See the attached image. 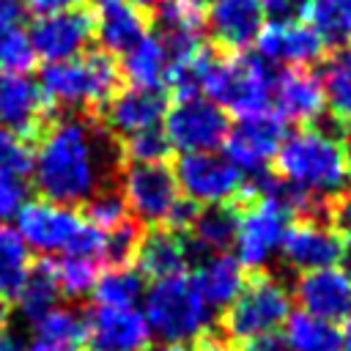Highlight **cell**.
Returning a JSON list of instances; mask_svg holds the SVG:
<instances>
[{
  "label": "cell",
  "mask_w": 351,
  "mask_h": 351,
  "mask_svg": "<svg viewBox=\"0 0 351 351\" xmlns=\"http://www.w3.org/2000/svg\"><path fill=\"white\" fill-rule=\"evenodd\" d=\"M277 252L282 255L285 266L299 274L329 269L340 258V233L321 214L293 217Z\"/></svg>",
  "instance_id": "cell-13"
},
{
  "label": "cell",
  "mask_w": 351,
  "mask_h": 351,
  "mask_svg": "<svg viewBox=\"0 0 351 351\" xmlns=\"http://www.w3.org/2000/svg\"><path fill=\"white\" fill-rule=\"evenodd\" d=\"M151 16L143 5L132 0H96L93 11V33L99 36L104 52L123 55L143 36H148Z\"/></svg>",
  "instance_id": "cell-23"
},
{
  "label": "cell",
  "mask_w": 351,
  "mask_h": 351,
  "mask_svg": "<svg viewBox=\"0 0 351 351\" xmlns=\"http://www.w3.org/2000/svg\"><path fill=\"white\" fill-rule=\"evenodd\" d=\"M321 82L332 118L351 123V47L332 52V58L324 63Z\"/></svg>",
  "instance_id": "cell-34"
},
{
  "label": "cell",
  "mask_w": 351,
  "mask_h": 351,
  "mask_svg": "<svg viewBox=\"0 0 351 351\" xmlns=\"http://www.w3.org/2000/svg\"><path fill=\"white\" fill-rule=\"evenodd\" d=\"M173 173L181 195L197 208L233 203L244 195V186H247V178L241 176V170L217 151L181 154Z\"/></svg>",
  "instance_id": "cell-9"
},
{
  "label": "cell",
  "mask_w": 351,
  "mask_h": 351,
  "mask_svg": "<svg viewBox=\"0 0 351 351\" xmlns=\"http://www.w3.org/2000/svg\"><path fill=\"white\" fill-rule=\"evenodd\" d=\"M154 22L162 41L200 38L206 25L203 0H154Z\"/></svg>",
  "instance_id": "cell-28"
},
{
  "label": "cell",
  "mask_w": 351,
  "mask_h": 351,
  "mask_svg": "<svg viewBox=\"0 0 351 351\" xmlns=\"http://www.w3.org/2000/svg\"><path fill=\"white\" fill-rule=\"evenodd\" d=\"M82 217H85L93 228H99L101 233H110V230H115L118 225H123V222L132 219V214H129V208H126L121 192H115V189H101V192H96V195L85 203V214H82Z\"/></svg>",
  "instance_id": "cell-36"
},
{
  "label": "cell",
  "mask_w": 351,
  "mask_h": 351,
  "mask_svg": "<svg viewBox=\"0 0 351 351\" xmlns=\"http://www.w3.org/2000/svg\"><path fill=\"white\" fill-rule=\"evenodd\" d=\"M236 225H239V206L233 200V203L197 208L184 233L189 236L197 255H208V252H225L228 247H233Z\"/></svg>",
  "instance_id": "cell-26"
},
{
  "label": "cell",
  "mask_w": 351,
  "mask_h": 351,
  "mask_svg": "<svg viewBox=\"0 0 351 351\" xmlns=\"http://www.w3.org/2000/svg\"><path fill=\"white\" fill-rule=\"evenodd\" d=\"M192 282H195L197 293L203 296V302H206L211 310H219V307L225 310V307L239 296V291L244 288V282H247V269L239 263L236 255H228V252H208V255H200V258H197Z\"/></svg>",
  "instance_id": "cell-24"
},
{
  "label": "cell",
  "mask_w": 351,
  "mask_h": 351,
  "mask_svg": "<svg viewBox=\"0 0 351 351\" xmlns=\"http://www.w3.org/2000/svg\"><path fill=\"white\" fill-rule=\"evenodd\" d=\"M49 104L41 93V85L27 71H0V126L33 137L44 129Z\"/></svg>",
  "instance_id": "cell-17"
},
{
  "label": "cell",
  "mask_w": 351,
  "mask_h": 351,
  "mask_svg": "<svg viewBox=\"0 0 351 351\" xmlns=\"http://www.w3.org/2000/svg\"><path fill=\"white\" fill-rule=\"evenodd\" d=\"M148 351H189V348H186V346H167V343H165V346H159V348H148Z\"/></svg>",
  "instance_id": "cell-47"
},
{
  "label": "cell",
  "mask_w": 351,
  "mask_h": 351,
  "mask_svg": "<svg viewBox=\"0 0 351 351\" xmlns=\"http://www.w3.org/2000/svg\"><path fill=\"white\" fill-rule=\"evenodd\" d=\"M88 348V324L74 307H52L30 324L27 351H82Z\"/></svg>",
  "instance_id": "cell-25"
},
{
  "label": "cell",
  "mask_w": 351,
  "mask_h": 351,
  "mask_svg": "<svg viewBox=\"0 0 351 351\" xmlns=\"http://www.w3.org/2000/svg\"><path fill=\"white\" fill-rule=\"evenodd\" d=\"M340 271L351 280V233L348 236H343V241H340Z\"/></svg>",
  "instance_id": "cell-44"
},
{
  "label": "cell",
  "mask_w": 351,
  "mask_h": 351,
  "mask_svg": "<svg viewBox=\"0 0 351 351\" xmlns=\"http://www.w3.org/2000/svg\"><path fill=\"white\" fill-rule=\"evenodd\" d=\"M121 197L143 225L159 228L170 225L186 230L197 206L189 203L176 181V173L167 162H123L118 170Z\"/></svg>",
  "instance_id": "cell-3"
},
{
  "label": "cell",
  "mask_w": 351,
  "mask_h": 351,
  "mask_svg": "<svg viewBox=\"0 0 351 351\" xmlns=\"http://www.w3.org/2000/svg\"><path fill=\"white\" fill-rule=\"evenodd\" d=\"M255 55H261L269 66H310L318 63L326 52L324 41L307 22H269L263 25L261 36L255 38Z\"/></svg>",
  "instance_id": "cell-20"
},
{
  "label": "cell",
  "mask_w": 351,
  "mask_h": 351,
  "mask_svg": "<svg viewBox=\"0 0 351 351\" xmlns=\"http://www.w3.org/2000/svg\"><path fill=\"white\" fill-rule=\"evenodd\" d=\"M30 247L16 228L0 222V302H16L30 274Z\"/></svg>",
  "instance_id": "cell-29"
},
{
  "label": "cell",
  "mask_w": 351,
  "mask_h": 351,
  "mask_svg": "<svg viewBox=\"0 0 351 351\" xmlns=\"http://www.w3.org/2000/svg\"><path fill=\"white\" fill-rule=\"evenodd\" d=\"M340 148H343V156H346V162H348V167H351V123L343 129V143H340Z\"/></svg>",
  "instance_id": "cell-46"
},
{
  "label": "cell",
  "mask_w": 351,
  "mask_h": 351,
  "mask_svg": "<svg viewBox=\"0 0 351 351\" xmlns=\"http://www.w3.org/2000/svg\"><path fill=\"white\" fill-rule=\"evenodd\" d=\"M36 58L44 63L69 60L85 52L93 38V14L85 8H71L49 16H38L27 30Z\"/></svg>",
  "instance_id": "cell-14"
},
{
  "label": "cell",
  "mask_w": 351,
  "mask_h": 351,
  "mask_svg": "<svg viewBox=\"0 0 351 351\" xmlns=\"http://www.w3.org/2000/svg\"><path fill=\"white\" fill-rule=\"evenodd\" d=\"M228 129V112L206 96L176 99L162 121V132L170 148H178L181 154L217 151L225 143Z\"/></svg>",
  "instance_id": "cell-10"
},
{
  "label": "cell",
  "mask_w": 351,
  "mask_h": 351,
  "mask_svg": "<svg viewBox=\"0 0 351 351\" xmlns=\"http://www.w3.org/2000/svg\"><path fill=\"white\" fill-rule=\"evenodd\" d=\"M269 22H299L307 14L310 0H261Z\"/></svg>",
  "instance_id": "cell-41"
},
{
  "label": "cell",
  "mask_w": 351,
  "mask_h": 351,
  "mask_svg": "<svg viewBox=\"0 0 351 351\" xmlns=\"http://www.w3.org/2000/svg\"><path fill=\"white\" fill-rule=\"evenodd\" d=\"M167 71V49L159 36H143L129 52H123L121 77L137 88H162Z\"/></svg>",
  "instance_id": "cell-27"
},
{
  "label": "cell",
  "mask_w": 351,
  "mask_h": 351,
  "mask_svg": "<svg viewBox=\"0 0 351 351\" xmlns=\"http://www.w3.org/2000/svg\"><path fill=\"white\" fill-rule=\"evenodd\" d=\"M293 296L302 313L321 321H346L351 315V280L340 269H318L299 274L293 282Z\"/></svg>",
  "instance_id": "cell-22"
},
{
  "label": "cell",
  "mask_w": 351,
  "mask_h": 351,
  "mask_svg": "<svg viewBox=\"0 0 351 351\" xmlns=\"http://www.w3.org/2000/svg\"><path fill=\"white\" fill-rule=\"evenodd\" d=\"M30 162H33V151L25 143V137L0 126V167L30 173Z\"/></svg>",
  "instance_id": "cell-40"
},
{
  "label": "cell",
  "mask_w": 351,
  "mask_h": 351,
  "mask_svg": "<svg viewBox=\"0 0 351 351\" xmlns=\"http://www.w3.org/2000/svg\"><path fill=\"white\" fill-rule=\"evenodd\" d=\"M280 335L285 351H340V329L307 313H291Z\"/></svg>",
  "instance_id": "cell-31"
},
{
  "label": "cell",
  "mask_w": 351,
  "mask_h": 351,
  "mask_svg": "<svg viewBox=\"0 0 351 351\" xmlns=\"http://www.w3.org/2000/svg\"><path fill=\"white\" fill-rule=\"evenodd\" d=\"M143 315L151 335L162 337L167 346H186L208 332L211 307L197 293L192 277L173 274L154 280L143 293Z\"/></svg>",
  "instance_id": "cell-7"
},
{
  "label": "cell",
  "mask_w": 351,
  "mask_h": 351,
  "mask_svg": "<svg viewBox=\"0 0 351 351\" xmlns=\"http://www.w3.org/2000/svg\"><path fill=\"white\" fill-rule=\"evenodd\" d=\"M27 173L0 167V222L16 219V214L27 203Z\"/></svg>",
  "instance_id": "cell-39"
},
{
  "label": "cell",
  "mask_w": 351,
  "mask_h": 351,
  "mask_svg": "<svg viewBox=\"0 0 351 351\" xmlns=\"http://www.w3.org/2000/svg\"><path fill=\"white\" fill-rule=\"evenodd\" d=\"M58 299H60V288L55 280V263H52V258H41L38 263L30 266V274H27L14 304L33 324L36 318H41L44 313L58 307Z\"/></svg>",
  "instance_id": "cell-30"
},
{
  "label": "cell",
  "mask_w": 351,
  "mask_h": 351,
  "mask_svg": "<svg viewBox=\"0 0 351 351\" xmlns=\"http://www.w3.org/2000/svg\"><path fill=\"white\" fill-rule=\"evenodd\" d=\"M170 156V143L162 129L137 132L121 140V159L123 162H165Z\"/></svg>",
  "instance_id": "cell-37"
},
{
  "label": "cell",
  "mask_w": 351,
  "mask_h": 351,
  "mask_svg": "<svg viewBox=\"0 0 351 351\" xmlns=\"http://www.w3.org/2000/svg\"><path fill=\"white\" fill-rule=\"evenodd\" d=\"M285 140V121L266 110L247 118H239L225 137V156L241 170L247 181L269 173V162L274 159L280 143Z\"/></svg>",
  "instance_id": "cell-12"
},
{
  "label": "cell",
  "mask_w": 351,
  "mask_h": 351,
  "mask_svg": "<svg viewBox=\"0 0 351 351\" xmlns=\"http://www.w3.org/2000/svg\"><path fill=\"white\" fill-rule=\"evenodd\" d=\"M36 52L27 36V27L0 30V71H30Z\"/></svg>",
  "instance_id": "cell-38"
},
{
  "label": "cell",
  "mask_w": 351,
  "mask_h": 351,
  "mask_svg": "<svg viewBox=\"0 0 351 351\" xmlns=\"http://www.w3.org/2000/svg\"><path fill=\"white\" fill-rule=\"evenodd\" d=\"M55 263V280L60 288V296L69 299H82L93 293V285L101 274L99 261L85 258V255H60Z\"/></svg>",
  "instance_id": "cell-35"
},
{
  "label": "cell",
  "mask_w": 351,
  "mask_h": 351,
  "mask_svg": "<svg viewBox=\"0 0 351 351\" xmlns=\"http://www.w3.org/2000/svg\"><path fill=\"white\" fill-rule=\"evenodd\" d=\"M274 178L304 192L318 203H329L348 192L351 167L340 140L321 126H302L285 134L274 154Z\"/></svg>",
  "instance_id": "cell-2"
},
{
  "label": "cell",
  "mask_w": 351,
  "mask_h": 351,
  "mask_svg": "<svg viewBox=\"0 0 351 351\" xmlns=\"http://www.w3.org/2000/svg\"><path fill=\"white\" fill-rule=\"evenodd\" d=\"M291 315V291L280 277L261 269L252 271L239 296L222 313V335L233 351L282 332Z\"/></svg>",
  "instance_id": "cell-4"
},
{
  "label": "cell",
  "mask_w": 351,
  "mask_h": 351,
  "mask_svg": "<svg viewBox=\"0 0 351 351\" xmlns=\"http://www.w3.org/2000/svg\"><path fill=\"white\" fill-rule=\"evenodd\" d=\"M132 3H137V5H143V8H145V5H151L154 0H132Z\"/></svg>",
  "instance_id": "cell-48"
},
{
  "label": "cell",
  "mask_w": 351,
  "mask_h": 351,
  "mask_svg": "<svg viewBox=\"0 0 351 351\" xmlns=\"http://www.w3.org/2000/svg\"><path fill=\"white\" fill-rule=\"evenodd\" d=\"M167 107H170V93L165 88L129 85L101 107V121L110 134H118V140H123L137 132L159 129Z\"/></svg>",
  "instance_id": "cell-15"
},
{
  "label": "cell",
  "mask_w": 351,
  "mask_h": 351,
  "mask_svg": "<svg viewBox=\"0 0 351 351\" xmlns=\"http://www.w3.org/2000/svg\"><path fill=\"white\" fill-rule=\"evenodd\" d=\"M143 277L134 266L121 263L110 266L99 274L93 285V299L99 307H137L143 299Z\"/></svg>",
  "instance_id": "cell-33"
},
{
  "label": "cell",
  "mask_w": 351,
  "mask_h": 351,
  "mask_svg": "<svg viewBox=\"0 0 351 351\" xmlns=\"http://www.w3.org/2000/svg\"><path fill=\"white\" fill-rule=\"evenodd\" d=\"M271 69L252 52L214 55L203 80V96L236 118L271 110Z\"/></svg>",
  "instance_id": "cell-6"
},
{
  "label": "cell",
  "mask_w": 351,
  "mask_h": 351,
  "mask_svg": "<svg viewBox=\"0 0 351 351\" xmlns=\"http://www.w3.org/2000/svg\"><path fill=\"white\" fill-rule=\"evenodd\" d=\"M236 206H239V225L233 239L236 258L244 269L261 271L266 269L271 255L280 250V241L291 222V211L274 192V176L269 178L261 195L244 192L236 200Z\"/></svg>",
  "instance_id": "cell-8"
},
{
  "label": "cell",
  "mask_w": 351,
  "mask_h": 351,
  "mask_svg": "<svg viewBox=\"0 0 351 351\" xmlns=\"http://www.w3.org/2000/svg\"><path fill=\"white\" fill-rule=\"evenodd\" d=\"M0 351H27V340L14 335L8 326H0Z\"/></svg>",
  "instance_id": "cell-43"
},
{
  "label": "cell",
  "mask_w": 351,
  "mask_h": 351,
  "mask_svg": "<svg viewBox=\"0 0 351 351\" xmlns=\"http://www.w3.org/2000/svg\"><path fill=\"white\" fill-rule=\"evenodd\" d=\"M47 104L69 110H101L121 90V66L110 52H82L69 60L47 63L38 77Z\"/></svg>",
  "instance_id": "cell-5"
},
{
  "label": "cell",
  "mask_w": 351,
  "mask_h": 351,
  "mask_svg": "<svg viewBox=\"0 0 351 351\" xmlns=\"http://www.w3.org/2000/svg\"><path fill=\"white\" fill-rule=\"evenodd\" d=\"M340 351H351V315L343 321V329H340Z\"/></svg>",
  "instance_id": "cell-45"
},
{
  "label": "cell",
  "mask_w": 351,
  "mask_h": 351,
  "mask_svg": "<svg viewBox=\"0 0 351 351\" xmlns=\"http://www.w3.org/2000/svg\"><path fill=\"white\" fill-rule=\"evenodd\" d=\"M195 255V247L189 236L178 228L159 225L140 233L137 250H134V269L143 280H165L173 274H184Z\"/></svg>",
  "instance_id": "cell-21"
},
{
  "label": "cell",
  "mask_w": 351,
  "mask_h": 351,
  "mask_svg": "<svg viewBox=\"0 0 351 351\" xmlns=\"http://www.w3.org/2000/svg\"><path fill=\"white\" fill-rule=\"evenodd\" d=\"M326 110L324 82L310 66L282 69L271 80V112L285 123H315Z\"/></svg>",
  "instance_id": "cell-16"
},
{
  "label": "cell",
  "mask_w": 351,
  "mask_h": 351,
  "mask_svg": "<svg viewBox=\"0 0 351 351\" xmlns=\"http://www.w3.org/2000/svg\"><path fill=\"white\" fill-rule=\"evenodd\" d=\"M304 16L326 49L351 47V0H310Z\"/></svg>",
  "instance_id": "cell-32"
},
{
  "label": "cell",
  "mask_w": 351,
  "mask_h": 351,
  "mask_svg": "<svg viewBox=\"0 0 351 351\" xmlns=\"http://www.w3.org/2000/svg\"><path fill=\"white\" fill-rule=\"evenodd\" d=\"M27 11H33L36 16H49V14H60V11H71V8H82L85 0H22Z\"/></svg>",
  "instance_id": "cell-42"
},
{
  "label": "cell",
  "mask_w": 351,
  "mask_h": 351,
  "mask_svg": "<svg viewBox=\"0 0 351 351\" xmlns=\"http://www.w3.org/2000/svg\"><path fill=\"white\" fill-rule=\"evenodd\" d=\"M90 351H148L151 329L137 307H93L85 315Z\"/></svg>",
  "instance_id": "cell-19"
},
{
  "label": "cell",
  "mask_w": 351,
  "mask_h": 351,
  "mask_svg": "<svg viewBox=\"0 0 351 351\" xmlns=\"http://www.w3.org/2000/svg\"><path fill=\"white\" fill-rule=\"evenodd\" d=\"M36 137L38 145L30 162L33 184L47 200L63 206L88 203L96 192L107 189L104 184L123 165L110 132L90 118L63 115L47 121Z\"/></svg>",
  "instance_id": "cell-1"
},
{
  "label": "cell",
  "mask_w": 351,
  "mask_h": 351,
  "mask_svg": "<svg viewBox=\"0 0 351 351\" xmlns=\"http://www.w3.org/2000/svg\"><path fill=\"white\" fill-rule=\"evenodd\" d=\"M88 222L71 206L55 200H27L16 214V230L25 244L41 255H66L82 239Z\"/></svg>",
  "instance_id": "cell-11"
},
{
  "label": "cell",
  "mask_w": 351,
  "mask_h": 351,
  "mask_svg": "<svg viewBox=\"0 0 351 351\" xmlns=\"http://www.w3.org/2000/svg\"><path fill=\"white\" fill-rule=\"evenodd\" d=\"M206 25L222 52H247L266 25L261 0H208Z\"/></svg>",
  "instance_id": "cell-18"
}]
</instances>
